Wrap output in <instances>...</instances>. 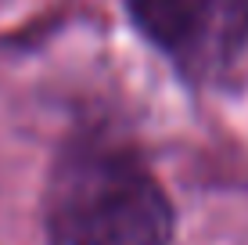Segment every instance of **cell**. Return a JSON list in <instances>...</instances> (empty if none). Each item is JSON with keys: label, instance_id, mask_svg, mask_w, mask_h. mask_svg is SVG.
I'll return each instance as SVG.
<instances>
[{"label": "cell", "instance_id": "obj_2", "mask_svg": "<svg viewBox=\"0 0 248 245\" xmlns=\"http://www.w3.org/2000/svg\"><path fill=\"white\" fill-rule=\"evenodd\" d=\"M133 25L191 80H216L248 47V0H126Z\"/></svg>", "mask_w": 248, "mask_h": 245}, {"label": "cell", "instance_id": "obj_1", "mask_svg": "<svg viewBox=\"0 0 248 245\" xmlns=\"http://www.w3.org/2000/svg\"><path fill=\"white\" fill-rule=\"evenodd\" d=\"M173 224L169 195L130 151L83 145L58 163L47 195L50 245H169Z\"/></svg>", "mask_w": 248, "mask_h": 245}]
</instances>
